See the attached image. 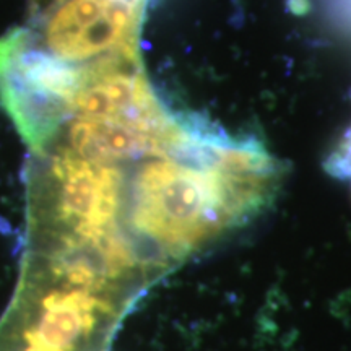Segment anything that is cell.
Segmentation results:
<instances>
[{"label":"cell","instance_id":"1","mask_svg":"<svg viewBox=\"0 0 351 351\" xmlns=\"http://www.w3.org/2000/svg\"><path fill=\"white\" fill-rule=\"evenodd\" d=\"M137 300L23 261L19 288L0 322V351H104Z\"/></svg>","mask_w":351,"mask_h":351},{"label":"cell","instance_id":"2","mask_svg":"<svg viewBox=\"0 0 351 351\" xmlns=\"http://www.w3.org/2000/svg\"><path fill=\"white\" fill-rule=\"evenodd\" d=\"M152 0H43L29 5L25 29L39 49L85 67L140 47Z\"/></svg>","mask_w":351,"mask_h":351},{"label":"cell","instance_id":"3","mask_svg":"<svg viewBox=\"0 0 351 351\" xmlns=\"http://www.w3.org/2000/svg\"><path fill=\"white\" fill-rule=\"evenodd\" d=\"M326 165L328 173L345 182L351 191V124L335 145Z\"/></svg>","mask_w":351,"mask_h":351},{"label":"cell","instance_id":"4","mask_svg":"<svg viewBox=\"0 0 351 351\" xmlns=\"http://www.w3.org/2000/svg\"><path fill=\"white\" fill-rule=\"evenodd\" d=\"M333 5H335L337 12L341 16H345L346 20L351 21V0H332Z\"/></svg>","mask_w":351,"mask_h":351},{"label":"cell","instance_id":"5","mask_svg":"<svg viewBox=\"0 0 351 351\" xmlns=\"http://www.w3.org/2000/svg\"><path fill=\"white\" fill-rule=\"evenodd\" d=\"M39 2H43V0H29V5H36Z\"/></svg>","mask_w":351,"mask_h":351}]
</instances>
